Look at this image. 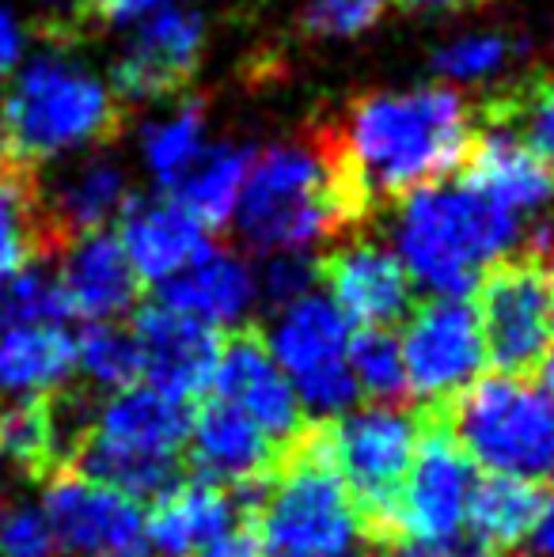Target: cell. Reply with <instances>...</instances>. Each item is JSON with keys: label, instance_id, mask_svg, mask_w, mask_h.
<instances>
[{"label": "cell", "instance_id": "obj_34", "mask_svg": "<svg viewBox=\"0 0 554 557\" xmlns=\"http://www.w3.org/2000/svg\"><path fill=\"white\" fill-rule=\"evenodd\" d=\"M395 0H308L296 15V27L308 38H357L387 15Z\"/></svg>", "mask_w": 554, "mask_h": 557}, {"label": "cell", "instance_id": "obj_42", "mask_svg": "<svg viewBox=\"0 0 554 557\" xmlns=\"http://www.w3.org/2000/svg\"><path fill=\"white\" fill-rule=\"evenodd\" d=\"M540 372H543V387L554 391V281H551V349H547V357H543Z\"/></svg>", "mask_w": 554, "mask_h": 557}, {"label": "cell", "instance_id": "obj_38", "mask_svg": "<svg viewBox=\"0 0 554 557\" xmlns=\"http://www.w3.org/2000/svg\"><path fill=\"white\" fill-rule=\"evenodd\" d=\"M194 557H267V550H262L255 528H232L229 535H221L217 543H209L206 550H198Z\"/></svg>", "mask_w": 554, "mask_h": 557}, {"label": "cell", "instance_id": "obj_11", "mask_svg": "<svg viewBox=\"0 0 554 557\" xmlns=\"http://www.w3.org/2000/svg\"><path fill=\"white\" fill-rule=\"evenodd\" d=\"M551 281L554 262L517 250L505 255L479 281V326L487 360L502 375L540 372L551 349Z\"/></svg>", "mask_w": 554, "mask_h": 557}, {"label": "cell", "instance_id": "obj_37", "mask_svg": "<svg viewBox=\"0 0 554 557\" xmlns=\"http://www.w3.org/2000/svg\"><path fill=\"white\" fill-rule=\"evenodd\" d=\"M171 0H76V23L81 27H126L160 12Z\"/></svg>", "mask_w": 554, "mask_h": 557}, {"label": "cell", "instance_id": "obj_44", "mask_svg": "<svg viewBox=\"0 0 554 557\" xmlns=\"http://www.w3.org/2000/svg\"><path fill=\"white\" fill-rule=\"evenodd\" d=\"M103 557H152V554L137 550V546H130V550H114V554H103Z\"/></svg>", "mask_w": 554, "mask_h": 557}, {"label": "cell", "instance_id": "obj_21", "mask_svg": "<svg viewBox=\"0 0 554 557\" xmlns=\"http://www.w3.org/2000/svg\"><path fill=\"white\" fill-rule=\"evenodd\" d=\"M152 300L168 304L178 315H190L213 331H239L259 300V277L232 250L213 247L178 277L163 281Z\"/></svg>", "mask_w": 554, "mask_h": 557}, {"label": "cell", "instance_id": "obj_39", "mask_svg": "<svg viewBox=\"0 0 554 557\" xmlns=\"http://www.w3.org/2000/svg\"><path fill=\"white\" fill-rule=\"evenodd\" d=\"M20 53H23V30L15 23L12 12H0V76L8 69L20 65Z\"/></svg>", "mask_w": 554, "mask_h": 557}, {"label": "cell", "instance_id": "obj_10", "mask_svg": "<svg viewBox=\"0 0 554 557\" xmlns=\"http://www.w3.org/2000/svg\"><path fill=\"white\" fill-rule=\"evenodd\" d=\"M349 337L354 326L327 296L316 293L278 308V319L262 334L308 418L334 421L354 406L357 383L349 372Z\"/></svg>", "mask_w": 554, "mask_h": 557}, {"label": "cell", "instance_id": "obj_22", "mask_svg": "<svg viewBox=\"0 0 554 557\" xmlns=\"http://www.w3.org/2000/svg\"><path fill=\"white\" fill-rule=\"evenodd\" d=\"M456 183L479 190L482 198L497 201L509 213H535L554 198V171L540 163L520 140L505 129L475 122L471 148L464 156Z\"/></svg>", "mask_w": 554, "mask_h": 557}, {"label": "cell", "instance_id": "obj_18", "mask_svg": "<svg viewBox=\"0 0 554 557\" xmlns=\"http://www.w3.org/2000/svg\"><path fill=\"white\" fill-rule=\"evenodd\" d=\"M119 243L130 258V270L140 288H160L163 281L178 277L186 265L217 247L213 232L194 221L175 198H130L119 213Z\"/></svg>", "mask_w": 554, "mask_h": 557}, {"label": "cell", "instance_id": "obj_4", "mask_svg": "<svg viewBox=\"0 0 554 557\" xmlns=\"http://www.w3.org/2000/svg\"><path fill=\"white\" fill-rule=\"evenodd\" d=\"M267 557H361L369 535L311 425L267 482L239 490Z\"/></svg>", "mask_w": 554, "mask_h": 557}, {"label": "cell", "instance_id": "obj_48", "mask_svg": "<svg viewBox=\"0 0 554 557\" xmlns=\"http://www.w3.org/2000/svg\"><path fill=\"white\" fill-rule=\"evenodd\" d=\"M551 227H554V224H551Z\"/></svg>", "mask_w": 554, "mask_h": 557}, {"label": "cell", "instance_id": "obj_16", "mask_svg": "<svg viewBox=\"0 0 554 557\" xmlns=\"http://www.w3.org/2000/svg\"><path fill=\"white\" fill-rule=\"evenodd\" d=\"M209 387H213V398L239 410L285 451L311 429L300 398L288 387L285 372L270 357L267 342L255 326H239L229 342H221V360H217Z\"/></svg>", "mask_w": 554, "mask_h": 557}, {"label": "cell", "instance_id": "obj_41", "mask_svg": "<svg viewBox=\"0 0 554 557\" xmlns=\"http://www.w3.org/2000/svg\"><path fill=\"white\" fill-rule=\"evenodd\" d=\"M403 12H421V15H444V12H464L475 8L479 0H395Z\"/></svg>", "mask_w": 554, "mask_h": 557}, {"label": "cell", "instance_id": "obj_2", "mask_svg": "<svg viewBox=\"0 0 554 557\" xmlns=\"http://www.w3.org/2000/svg\"><path fill=\"white\" fill-rule=\"evenodd\" d=\"M232 221L247 250L270 258L304 255L319 239L354 232L365 213L319 133L316 140H288L255 156Z\"/></svg>", "mask_w": 554, "mask_h": 557}, {"label": "cell", "instance_id": "obj_29", "mask_svg": "<svg viewBox=\"0 0 554 557\" xmlns=\"http://www.w3.org/2000/svg\"><path fill=\"white\" fill-rule=\"evenodd\" d=\"M475 122L505 129L554 171V76L532 73L475 103Z\"/></svg>", "mask_w": 554, "mask_h": 557}, {"label": "cell", "instance_id": "obj_3", "mask_svg": "<svg viewBox=\"0 0 554 557\" xmlns=\"http://www.w3.org/2000/svg\"><path fill=\"white\" fill-rule=\"evenodd\" d=\"M395 255L415 285L464 300L482 273L520 247V216L464 183H433L395 201Z\"/></svg>", "mask_w": 554, "mask_h": 557}, {"label": "cell", "instance_id": "obj_1", "mask_svg": "<svg viewBox=\"0 0 554 557\" xmlns=\"http://www.w3.org/2000/svg\"><path fill=\"white\" fill-rule=\"evenodd\" d=\"M342 183L365 216L421 186L459 175L475 137V107L448 84L369 91L323 129Z\"/></svg>", "mask_w": 554, "mask_h": 557}, {"label": "cell", "instance_id": "obj_31", "mask_svg": "<svg viewBox=\"0 0 554 557\" xmlns=\"http://www.w3.org/2000/svg\"><path fill=\"white\" fill-rule=\"evenodd\" d=\"M201 152H206V111H201V103L178 107L175 114L148 125L145 133V168L160 183L163 194L198 163Z\"/></svg>", "mask_w": 554, "mask_h": 557}, {"label": "cell", "instance_id": "obj_15", "mask_svg": "<svg viewBox=\"0 0 554 557\" xmlns=\"http://www.w3.org/2000/svg\"><path fill=\"white\" fill-rule=\"evenodd\" d=\"M42 508L53 531L58 554L69 557H103L130 550L145 535V512L134 497L114 485H103L81 470H58L46 478Z\"/></svg>", "mask_w": 554, "mask_h": 557}, {"label": "cell", "instance_id": "obj_45", "mask_svg": "<svg viewBox=\"0 0 554 557\" xmlns=\"http://www.w3.org/2000/svg\"><path fill=\"white\" fill-rule=\"evenodd\" d=\"M4 163H8V152H4V129H0V171H4Z\"/></svg>", "mask_w": 554, "mask_h": 557}, {"label": "cell", "instance_id": "obj_19", "mask_svg": "<svg viewBox=\"0 0 554 557\" xmlns=\"http://www.w3.org/2000/svg\"><path fill=\"white\" fill-rule=\"evenodd\" d=\"M190 462L206 482L224 485V490H251L267 482L285 459V447H278L259 425L232 410L229 403L209 395L198 410L190 413Z\"/></svg>", "mask_w": 554, "mask_h": 557}, {"label": "cell", "instance_id": "obj_6", "mask_svg": "<svg viewBox=\"0 0 554 557\" xmlns=\"http://www.w3.org/2000/svg\"><path fill=\"white\" fill-rule=\"evenodd\" d=\"M190 406L156 387H122L96 406L76 447V470L126 497H160L178 482L183 447L190 441Z\"/></svg>", "mask_w": 554, "mask_h": 557}, {"label": "cell", "instance_id": "obj_5", "mask_svg": "<svg viewBox=\"0 0 554 557\" xmlns=\"http://www.w3.org/2000/svg\"><path fill=\"white\" fill-rule=\"evenodd\" d=\"M126 107L114 99L111 84L91 73L84 61L61 50H46L20 69L4 99L8 163L35 168L50 156L84 145H107L119 137Z\"/></svg>", "mask_w": 554, "mask_h": 557}, {"label": "cell", "instance_id": "obj_43", "mask_svg": "<svg viewBox=\"0 0 554 557\" xmlns=\"http://www.w3.org/2000/svg\"><path fill=\"white\" fill-rule=\"evenodd\" d=\"M369 557H421V554H415V550H403V546H377Z\"/></svg>", "mask_w": 554, "mask_h": 557}, {"label": "cell", "instance_id": "obj_28", "mask_svg": "<svg viewBox=\"0 0 554 557\" xmlns=\"http://www.w3.org/2000/svg\"><path fill=\"white\" fill-rule=\"evenodd\" d=\"M255 152L247 145H221L206 148L190 171L168 190L194 221H201L209 232H224L236 216L239 194H244L247 171H251Z\"/></svg>", "mask_w": 554, "mask_h": 557}, {"label": "cell", "instance_id": "obj_12", "mask_svg": "<svg viewBox=\"0 0 554 557\" xmlns=\"http://www.w3.org/2000/svg\"><path fill=\"white\" fill-rule=\"evenodd\" d=\"M407 387L421 406H452L487 368L479 311L467 300L433 296L407 315V334L399 342Z\"/></svg>", "mask_w": 554, "mask_h": 557}, {"label": "cell", "instance_id": "obj_35", "mask_svg": "<svg viewBox=\"0 0 554 557\" xmlns=\"http://www.w3.org/2000/svg\"><path fill=\"white\" fill-rule=\"evenodd\" d=\"M0 557H58L42 508L23 500L0 512Z\"/></svg>", "mask_w": 554, "mask_h": 557}, {"label": "cell", "instance_id": "obj_36", "mask_svg": "<svg viewBox=\"0 0 554 557\" xmlns=\"http://www.w3.org/2000/svg\"><path fill=\"white\" fill-rule=\"evenodd\" d=\"M316 285V262L308 255H270L267 270H262V296H267L274 308H285V304L300 300V296L311 293Z\"/></svg>", "mask_w": 554, "mask_h": 557}, {"label": "cell", "instance_id": "obj_26", "mask_svg": "<svg viewBox=\"0 0 554 557\" xmlns=\"http://www.w3.org/2000/svg\"><path fill=\"white\" fill-rule=\"evenodd\" d=\"M543 505H547L543 485L490 474L487 482H475L471 508H467V539L497 554L513 550L535 531Z\"/></svg>", "mask_w": 554, "mask_h": 557}, {"label": "cell", "instance_id": "obj_27", "mask_svg": "<svg viewBox=\"0 0 554 557\" xmlns=\"http://www.w3.org/2000/svg\"><path fill=\"white\" fill-rule=\"evenodd\" d=\"M130 190H126V171L119 163L96 160L84 171H76L65 186L58 190L53 206L46 209V221L58 239V247L65 250L73 239L91 232H107V224L119 221V213L126 209Z\"/></svg>", "mask_w": 554, "mask_h": 557}, {"label": "cell", "instance_id": "obj_7", "mask_svg": "<svg viewBox=\"0 0 554 557\" xmlns=\"http://www.w3.org/2000/svg\"><path fill=\"white\" fill-rule=\"evenodd\" d=\"M448 429L467 459L517 482H554V391L528 375L475 380L448 406Z\"/></svg>", "mask_w": 554, "mask_h": 557}, {"label": "cell", "instance_id": "obj_40", "mask_svg": "<svg viewBox=\"0 0 554 557\" xmlns=\"http://www.w3.org/2000/svg\"><path fill=\"white\" fill-rule=\"evenodd\" d=\"M532 550L540 557H554V497H547V505H543L540 512V523H535L532 535Z\"/></svg>", "mask_w": 554, "mask_h": 557}, {"label": "cell", "instance_id": "obj_24", "mask_svg": "<svg viewBox=\"0 0 554 557\" xmlns=\"http://www.w3.org/2000/svg\"><path fill=\"white\" fill-rule=\"evenodd\" d=\"M76 375V334L65 323L0 315V398L58 395Z\"/></svg>", "mask_w": 554, "mask_h": 557}, {"label": "cell", "instance_id": "obj_9", "mask_svg": "<svg viewBox=\"0 0 554 557\" xmlns=\"http://www.w3.org/2000/svg\"><path fill=\"white\" fill-rule=\"evenodd\" d=\"M421 444L395 505V546L421 557H464L475 462L448 429V406H421Z\"/></svg>", "mask_w": 554, "mask_h": 557}, {"label": "cell", "instance_id": "obj_32", "mask_svg": "<svg viewBox=\"0 0 554 557\" xmlns=\"http://www.w3.org/2000/svg\"><path fill=\"white\" fill-rule=\"evenodd\" d=\"M349 372H354L357 395L372 398L377 406L407 403V368H403L399 337L392 331H357L349 337Z\"/></svg>", "mask_w": 554, "mask_h": 557}, {"label": "cell", "instance_id": "obj_14", "mask_svg": "<svg viewBox=\"0 0 554 557\" xmlns=\"http://www.w3.org/2000/svg\"><path fill=\"white\" fill-rule=\"evenodd\" d=\"M316 281L327 285V300L357 331H392L415 311V281L399 255L377 239H342L316 258Z\"/></svg>", "mask_w": 554, "mask_h": 557}, {"label": "cell", "instance_id": "obj_23", "mask_svg": "<svg viewBox=\"0 0 554 557\" xmlns=\"http://www.w3.org/2000/svg\"><path fill=\"white\" fill-rule=\"evenodd\" d=\"M239 512H244V500L224 485H213L206 478L175 482L152 500V512L145 516V535L156 557H194L229 535Z\"/></svg>", "mask_w": 554, "mask_h": 557}, {"label": "cell", "instance_id": "obj_47", "mask_svg": "<svg viewBox=\"0 0 554 557\" xmlns=\"http://www.w3.org/2000/svg\"><path fill=\"white\" fill-rule=\"evenodd\" d=\"M482 557H513V554H482Z\"/></svg>", "mask_w": 554, "mask_h": 557}, {"label": "cell", "instance_id": "obj_46", "mask_svg": "<svg viewBox=\"0 0 554 557\" xmlns=\"http://www.w3.org/2000/svg\"><path fill=\"white\" fill-rule=\"evenodd\" d=\"M0 500H4V470H0Z\"/></svg>", "mask_w": 554, "mask_h": 557}, {"label": "cell", "instance_id": "obj_13", "mask_svg": "<svg viewBox=\"0 0 554 557\" xmlns=\"http://www.w3.org/2000/svg\"><path fill=\"white\" fill-rule=\"evenodd\" d=\"M206 50V15L194 4H163L140 20L134 42L111 69V91L122 107L175 96L198 76Z\"/></svg>", "mask_w": 554, "mask_h": 557}, {"label": "cell", "instance_id": "obj_25", "mask_svg": "<svg viewBox=\"0 0 554 557\" xmlns=\"http://www.w3.org/2000/svg\"><path fill=\"white\" fill-rule=\"evenodd\" d=\"M61 255L38 194V171L4 163L0 171V281L30 262Z\"/></svg>", "mask_w": 554, "mask_h": 557}, {"label": "cell", "instance_id": "obj_17", "mask_svg": "<svg viewBox=\"0 0 554 557\" xmlns=\"http://www.w3.org/2000/svg\"><path fill=\"white\" fill-rule=\"evenodd\" d=\"M130 334L140 349V375L148 380V387L186 406L206 395L221 360V337L213 326L178 315L160 300H145L134 308Z\"/></svg>", "mask_w": 554, "mask_h": 557}, {"label": "cell", "instance_id": "obj_8", "mask_svg": "<svg viewBox=\"0 0 554 557\" xmlns=\"http://www.w3.org/2000/svg\"><path fill=\"white\" fill-rule=\"evenodd\" d=\"M323 451L342 478L372 546H395V505L421 444V413L365 406L316 421Z\"/></svg>", "mask_w": 554, "mask_h": 557}, {"label": "cell", "instance_id": "obj_20", "mask_svg": "<svg viewBox=\"0 0 554 557\" xmlns=\"http://www.w3.org/2000/svg\"><path fill=\"white\" fill-rule=\"evenodd\" d=\"M65 262L58 270V285L73 319L84 323H114L122 315H134L140 300V281L130 270V258L122 250L119 235L91 232L73 239L65 250Z\"/></svg>", "mask_w": 554, "mask_h": 557}, {"label": "cell", "instance_id": "obj_30", "mask_svg": "<svg viewBox=\"0 0 554 557\" xmlns=\"http://www.w3.org/2000/svg\"><path fill=\"white\" fill-rule=\"evenodd\" d=\"M76 372L88 391H122L140 380V349L130 326L88 323L76 334Z\"/></svg>", "mask_w": 554, "mask_h": 557}, {"label": "cell", "instance_id": "obj_33", "mask_svg": "<svg viewBox=\"0 0 554 557\" xmlns=\"http://www.w3.org/2000/svg\"><path fill=\"white\" fill-rule=\"evenodd\" d=\"M520 53V42L505 30H479V35H459L433 53V73L456 84H475L502 73Z\"/></svg>", "mask_w": 554, "mask_h": 557}]
</instances>
